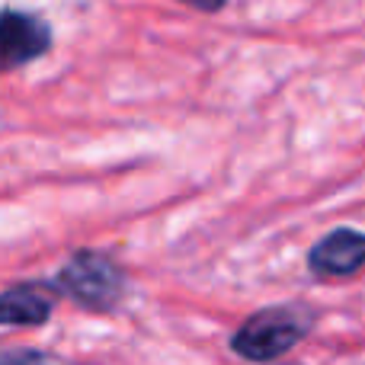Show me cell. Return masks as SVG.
<instances>
[{"label": "cell", "instance_id": "obj_3", "mask_svg": "<svg viewBox=\"0 0 365 365\" xmlns=\"http://www.w3.org/2000/svg\"><path fill=\"white\" fill-rule=\"evenodd\" d=\"M51 45V29L42 16L23 10L0 13V71L42 58Z\"/></svg>", "mask_w": 365, "mask_h": 365}, {"label": "cell", "instance_id": "obj_1", "mask_svg": "<svg viewBox=\"0 0 365 365\" xmlns=\"http://www.w3.org/2000/svg\"><path fill=\"white\" fill-rule=\"evenodd\" d=\"M314 327V314L298 304H276V308H263L234 334L231 349L240 359L250 362H272L285 356L298 340L308 336Z\"/></svg>", "mask_w": 365, "mask_h": 365}, {"label": "cell", "instance_id": "obj_4", "mask_svg": "<svg viewBox=\"0 0 365 365\" xmlns=\"http://www.w3.org/2000/svg\"><path fill=\"white\" fill-rule=\"evenodd\" d=\"M308 266L321 276H353L365 266V234L353 227H336L321 237L308 253Z\"/></svg>", "mask_w": 365, "mask_h": 365}, {"label": "cell", "instance_id": "obj_2", "mask_svg": "<svg viewBox=\"0 0 365 365\" xmlns=\"http://www.w3.org/2000/svg\"><path fill=\"white\" fill-rule=\"evenodd\" d=\"M58 289L68 298H74L81 308L87 311H109L119 304L122 292H125V276L119 272V266L113 259H106L103 253L83 250L74 253L58 272Z\"/></svg>", "mask_w": 365, "mask_h": 365}, {"label": "cell", "instance_id": "obj_5", "mask_svg": "<svg viewBox=\"0 0 365 365\" xmlns=\"http://www.w3.org/2000/svg\"><path fill=\"white\" fill-rule=\"evenodd\" d=\"M55 298L42 285H16L0 292V327H42L51 317Z\"/></svg>", "mask_w": 365, "mask_h": 365}, {"label": "cell", "instance_id": "obj_6", "mask_svg": "<svg viewBox=\"0 0 365 365\" xmlns=\"http://www.w3.org/2000/svg\"><path fill=\"white\" fill-rule=\"evenodd\" d=\"M0 365H61L55 356L38 353V349H19V353H4Z\"/></svg>", "mask_w": 365, "mask_h": 365}, {"label": "cell", "instance_id": "obj_7", "mask_svg": "<svg viewBox=\"0 0 365 365\" xmlns=\"http://www.w3.org/2000/svg\"><path fill=\"white\" fill-rule=\"evenodd\" d=\"M182 4L195 6V10H202V13H218V10H225L227 0H182Z\"/></svg>", "mask_w": 365, "mask_h": 365}]
</instances>
